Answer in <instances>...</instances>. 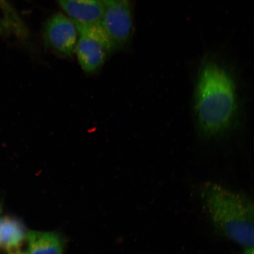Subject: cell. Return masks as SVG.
Instances as JSON below:
<instances>
[{"label":"cell","mask_w":254,"mask_h":254,"mask_svg":"<svg viewBox=\"0 0 254 254\" xmlns=\"http://www.w3.org/2000/svg\"><path fill=\"white\" fill-rule=\"evenodd\" d=\"M198 129L204 137L217 138L229 131L238 112L236 82L230 73L212 60L203 64L195 93Z\"/></svg>","instance_id":"6da1fadb"},{"label":"cell","mask_w":254,"mask_h":254,"mask_svg":"<svg viewBox=\"0 0 254 254\" xmlns=\"http://www.w3.org/2000/svg\"><path fill=\"white\" fill-rule=\"evenodd\" d=\"M203 206L219 236L254 247V203L249 196L214 182L199 189Z\"/></svg>","instance_id":"7a4b0ae2"},{"label":"cell","mask_w":254,"mask_h":254,"mask_svg":"<svg viewBox=\"0 0 254 254\" xmlns=\"http://www.w3.org/2000/svg\"><path fill=\"white\" fill-rule=\"evenodd\" d=\"M74 23L78 32L75 52L79 64L88 74L97 72L102 67L108 55L112 52L109 44L96 23Z\"/></svg>","instance_id":"3957f363"},{"label":"cell","mask_w":254,"mask_h":254,"mask_svg":"<svg viewBox=\"0 0 254 254\" xmlns=\"http://www.w3.org/2000/svg\"><path fill=\"white\" fill-rule=\"evenodd\" d=\"M96 23L112 52L125 47L131 40L134 30L129 1L116 0L106 5L102 18Z\"/></svg>","instance_id":"277c9868"},{"label":"cell","mask_w":254,"mask_h":254,"mask_svg":"<svg viewBox=\"0 0 254 254\" xmlns=\"http://www.w3.org/2000/svg\"><path fill=\"white\" fill-rule=\"evenodd\" d=\"M78 32L74 22L67 15L57 13L48 19L43 29L46 46L60 56L71 57L75 53Z\"/></svg>","instance_id":"5b68a950"},{"label":"cell","mask_w":254,"mask_h":254,"mask_svg":"<svg viewBox=\"0 0 254 254\" xmlns=\"http://www.w3.org/2000/svg\"><path fill=\"white\" fill-rule=\"evenodd\" d=\"M68 17L76 23L93 24L102 18L106 5L100 0H57Z\"/></svg>","instance_id":"8992f818"},{"label":"cell","mask_w":254,"mask_h":254,"mask_svg":"<svg viewBox=\"0 0 254 254\" xmlns=\"http://www.w3.org/2000/svg\"><path fill=\"white\" fill-rule=\"evenodd\" d=\"M28 254H63L64 241L56 232L27 231Z\"/></svg>","instance_id":"52a82bcc"},{"label":"cell","mask_w":254,"mask_h":254,"mask_svg":"<svg viewBox=\"0 0 254 254\" xmlns=\"http://www.w3.org/2000/svg\"><path fill=\"white\" fill-rule=\"evenodd\" d=\"M27 232L22 222L13 217L2 218L0 231V249L5 251L19 249L27 240Z\"/></svg>","instance_id":"ba28073f"},{"label":"cell","mask_w":254,"mask_h":254,"mask_svg":"<svg viewBox=\"0 0 254 254\" xmlns=\"http://www.w3.org/2000/svg\"><path fill=\"white\" fill-rule=\"evenodd\" d=\"M5 254H28V253L19 248L17 249L5 251Z\"/></svg>","instance_id":"9c48e42d"},{"label":"cell","mask_w":254,"mask_h":254,"mask_svg":"<svg viewBox=\"0 0 254 254\" xmlns=\"http://www.w3.org/2000/svg\"><path fill=\"white\" fill-rule=\"evenodd\" d=\"M242 254H254V247L244 249Z\"/></svg>","instance_id":"30bf717a"},{"label":"cell","mask_w":254,"mask_h":254,"mask_svg":"<svg viewBox=\"0 0 254 254\" xmlns=\"http://www.w3.org/2000/svg\"><path fill=\"white\" fill-rule=\"evenodd\" d=\"M100 1L103 2L105 5H109L116 1V0H100Z\"/></svg>","instance_id":"8fae6325"},{"label":"cell","mask_w":254,"mask_h":254,"mask_svg":"<svg viewBox=\"0 0 254 254\" xmlns=\"http://www.w3.org/2000/svg\"><path fill=\"white\" fill-rule=\"evenodd\" d=\"M1 213H2L1 206V205H0V231H1V229L2 220V218L1 217Z\"/></svg>","instance_id":"7c38bea8"},{"label":"cell","mask_w":254,"mask_h":254,"mask_svg":"<svg viewBox=\"0 0 254 254\" xmlns=\"http://www.w3.org/2000/svg\"><path fill=\"white\" fill-rule=\"evenodd\" d=\"M125 1H129V0H125Z\"/></svg>","instance_id":"4fadbf2b"}]
</instances>
